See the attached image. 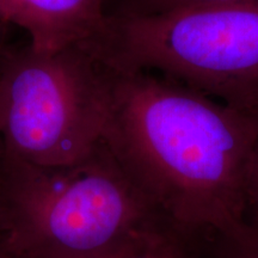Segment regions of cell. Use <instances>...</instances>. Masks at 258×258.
<instances>
[{"instance_id": "1", "label": "cell", "mask_w": 258, "mask_h": 258, "mask_svg": "<svg viewBox=\"0 0 258 258\" xmlns=\"http://www.w3.org/2000/svg\"><path fill=\"white\" fill-rule=\"evenodd\" d=\"M104 66L102 139L158 214L196 239L240 231L258 116L160 74Z\"/></svg>"}, {"instance_id": "2", "label": "cell", "mask_w": 258, "mask_h": 258, "mask_svg": "<svg viewBox=\"0 0 258 258\" xmlns=\"http://www.w3.org/2000/svg\"><path fill=\"white\" fill-rule=\"evenodd\" d=\"M163 226L103 139L67 165L5 153L0 237L25 258H108Z\"/></svg>"}, {"instance_id": "3", "label": "cell", "mask_w": 258, "mask_h": 258, "mask_svg": "<svg viewBox=\"0 0 258 258\" xmlns=\"http://www.w3.org/2000/svg\"><path fill=\"white\" fill-rule=\"evenodd\" d=\"M108 67L146 71L258 116V0L154 16H105L86 41Z\"/></svg>"}, {"instance_id": "4", "label": "cell", "mask_w": 258, "mask_h": 258, "mask_svg": "<svg viewBox=\"0 0 258 258\" xmlns=\"http://www.w3.org/2000/svg\"><path fill=\"white\" fill-rule=\"evenodd\" d=\"M105 66L85 42L53 53L2 48L0 124L5 153L43 166L76 163L101 141Z\"/></svg>"}, {"instance_id": "5", "label": "cell", "mask_w": 258, "mask_h": 258, "mask_svg": "<svg viewBox=\"0 0 258 258\" xmlns=\"http://www.w3.org/2000/svg\"><path fill=\"white\" fill-rule=\"evenodd\" d=\"M105 0H0V22L24 29L30 47L53 53L91 40L105 23Z\"/></svg>"}, {"instance_id": "6", "label": "cell", "mask_w": 258, "mask_h": 258, "mask_svg": "<svg viewBox=\"0 0 258 258\" xmlns=\"http://www.w3.org/2000/svg\"><path fill=\"white\" fill-rule=\"evenodd\" d=\"M208 240L191 238L171 226L148 232L108 258H205Z\"/></svg>"}, {"instance_id": "7", "label": "cell", "mask_w": 258, "mask_h": 258, "mask_svg": "<svg viewBox=\"0 0 258 258\" xmlns=\"http://www.w3.org/2000/svg\"><path fill=\"white\" fill-rule=\"evenodd\" d=\"M245 0H105V16H154L213 8Z\"/></svg>"}, {"instance_id": "8", "label": "cell", "mask_w": 258, "mask_h": 258, "mask_svg": "<svg viewBox=\"0 0 258 258\" xmlns=\"http://www.w3.org/2000/svg\"><path fill=\"white\" fill-rule=\"evenodd\" d=\"M209 243L213 258H258V233L246 225L233 234L219 235Z\"/></svg>"}, {"instance_id": "9", "label": "cell", "mask_w": 258, "mask_h": 258, "mask_svg": "<svg viewBox=\"0 0 258 258\" xmlns=\"http://www.w3.org/2000/svg\"><path fill=\"white\" fill-rule=\"evenodd\" d=\"M244 222L258 233V140L251 153L245 176Z\"/></svg>"}, {"instance_id": "10", "label": "cell", "mask_w": 258, "mask_h": 258, "mask_svg": "<svg viewBox=\"0 0 258 258\" xmlns=\"http://www.w3.org/2000/svg\"><path fill=\"white\" fill-rule=\"evenodd\" d=\"M0 258H25L0 237Z\"/></svg>"}, {"instance_id": "11", "label": "cell", "mask_w": 258, "mask_h": 258, "mask_svg": "<svg viewBox=\"0 0 258 258\" xmlns=\"http://www.w3.org/2000/svg\"><path fill=\"white\" fill-rule=\"evenodd\" d=\"M2 48L3 47H0V53H2ZM4 157H5V146H4V140H3L2 124H0V179H2V175H3V166H4Z\"/></svg>"}, {"instance_id": "12", "label": "cell", "mask_w": 258, "mask_h": 258, "mask_svg": "<svg viewBox=\"0 0 258 258\" xmlns=\"http://www.w3.org/2000/svg\"><path fill=\"white\" fill-rule=\"evenodd\" d=\"M205 258H213L211 252H209V249H207V251H206V256H205Z\"/></svg>"}]
</instances>
